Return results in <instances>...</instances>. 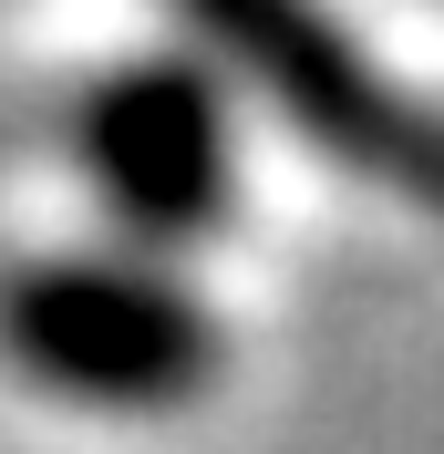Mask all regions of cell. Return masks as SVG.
<instances>
[{"label": "cell", "instance_id": "1", "mask_svg": "<svg viewBox=\"0 0 444 454\" xmlns=\"http://www.w3.org/2000/svg\"><path fill=\"white\" fill-rule=\"evenodd\" d=\"M0 372L104 424H155L218 393L227 320L176 258L114 248V238L31 248L0 269Z\"/></svg>", "mask_w": 444, "mask_h": 454}, {"label": "cell", "instance_id": "2", "mask_svg": "<svg viewBox=\"0 0 444 454\" xmlns=\"http://www.w3.org/2000/svg\"><path fill=\"white\" fill-rule=\"evenodd\" d=\"M186 21V52L218 73L238 104L352 166L383 197L444 207V104H424L331 0H166Z\"/></svg>", "mask_w": 444, "mask_h": 454}, {"label": "cell", "instance_id": "3", "mask_svg": "<svg viewBox=\"0 0 444 454\" xmlns=\"http://www.w3.org/2000/svg\"><path fill=\"white\" fill-rule=\"evenodd\" d=\"M238 135H249V104L186 42L124 52L73 93V166L104 238L176 269L238 227Z\"/></svg>", "mask_w": 444, "mask_h": 454}]
</instances>
